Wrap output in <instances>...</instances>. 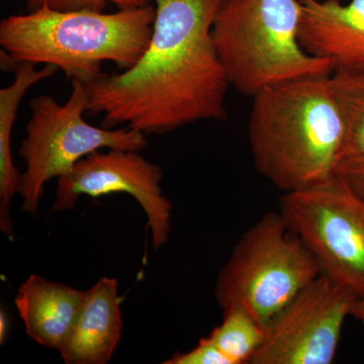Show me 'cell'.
Returning a JSON list of instances; mask_svg holds the SVG:
<instances>
[{"label":"cell","mask_w":364,"mask_h":364,"mask_svg":"<svg viewBox=\"0 0 364 364\" xmlns=\"http://www.w3.org/2000/svg\"><path fill=\"white\" fill-rule=\"evenodd\" d=\"M156 9L149 45L130 69L85 83L87 114L104 128L126 124L165 134L228 116L230 82L213 39L223 0H152Z\"/></svg>","instance_id":"1"},{"label":"cell","mask_w":364,"mask_h":364,"mask_svg":"<svg viewBox=\"0 0 364 364\" xmlns=\"http://www.w3.org/2000/svg\"><path fill=\"white\" fill-rule=\"evenodd\" d=\"M331 75L289 79L253 97L248 138L254 166L284 193L336 176L345 126Z\"/></svg>","instance_id":"2"},{"label":"cell","mask_w":364,"mask_h":364,"mask_svg":"<svg viewBox=\"0 0 364 364\" xmlns=\"http://www.w3.org/2000/svg\"><path fill=\"white\" fill-rule=\"evenodd\" d=\"M155 6L116 13L58 11L43 7L0 23L1 52L13 62L51 65L70 80L90 83L111 62L122 70L135 65L149 45Z\"/></svg>","instance_id":"3"},{"label":"cell","mask_w":364,"mask_h":364,"mask_svg":"<svg viewBox=\"0 0 364 364\" xmlns=\"http://www.w3.org/2000/svg\"><path fill=\"white\" fill-rule=\"evenodd\" d=\"M301 16L299 0H223L212 33L230 85L253 97L282 81L332 74V61L301 47Z\"/></svg>","instance_id":"4"},{"label":"cell","mask_w":364,"mask_h":364,"mask_svg":"<svg viewBox=\"0 0 364 364\" xmlns=\"http://www.w3.org/2000/svg\"><path fill=\"white\" fill-rule=\"evenodd\" d=\"M320 277L317 262L280 213L263 215L235 245L215 296L223 311L240 309L263 328Z\"/></svg>","instance_id":"5"},{"label":"cell","mask_w":364,"mask_h":364,"mask_svg":"<svg viewBox=\"0 0 364 364\" xmlns=\"http://www.w3.org/2000/svg\"><path fill=\"white\" fill-rule=\"evenodd\" d=\"M72 90L65 104L51 95H39L30 102L31 119L18 149L26 170L21 173L18 195L23 210L36 215L45 184L59 178L74 165L102 149L142 151L147 146L145 134L122 127L107 129L85 121L88 97L82 81L71 80Z\"/></svg>","instance_id":"6"},{"label":"cell","mask_w":364,"mask_h":364,"mask_svg":"<svg viewBox=\"0 0 364 364\" xmlns=\"http://www.w3.org/2000/svg\"><path fill=\"white\" fill-rule=\"evenodd\" d=\"M279 213L317 262L320 275L364 298V200L338 176L282 195Z\"/></svg>","instance_id":"7"},{"label":"cell","mask_w":364,"mask_h":364,"mask_svg":"<svg viewBox=\"0 0 364 364\" xmlns=\"http://www.w3.org/2000/svg\"><path fill=\"white\" fill-rule=\"evenodd\" d=\"M355 296L320 275L265 328L249 364H330Z\"/></svg>","instance_id":"8"},{"label":"cell","mask_w":364,"mask_h":364,"mask_svg":"<svg viewBox=\"0 0 364 364\" xmlns=\"http://www.w3.org/2000/svg\"><path fill=\"white\" fill-rule=\"evenodd\" d=\"M162 170L139 151H95L79 160L58 178L56 200L51 212L72 210L80 196L97 198L112 193H128L147 217L155 250L167 243L171 231L172 205L163 195Z\"/></svg>","instance_id":"9"},{"label":"cell","mask_w":364,"mask_h":364,"mask_svg":"<svg viewBox=\"0 0 364 364\" xmlns=\"http://www.w3.org/2000/svg\"><path fill=\"white\" fill-rule=\"evenodd\" d=\"M299 39L313 56L330 60L335 69L364 68V0H299Z\"/></svg>","instance_id":"10"},{"label":"cell","mask_w":364,"mask_h":364,"mask_svg":"<svg viewBox=\"0 0 364 364\" xmlns=\"http://www.w3.org/2000/svg\"><path fill=\"white\" fill-rule=\"evenodd\" d=\"M119 284L102 277L85 291L74 324L59 352L67 364H105L121 339L123 320Z\"/></svg>","instance_id":"11"},{"label":"cell","mask_w":364,"mask_h":364,"mask_svg":"<svg viewBox=\"0 0 364 364\" xmlns=\"http://www.w3.org/2000/svg\"><path fill=\"white\" fill-rule=\"evenodd\" d=\"M85 296V291L31 275L18 287L16 296V309L28 336L42 346L59 351Z\"/></svg>","instance_id":"12"},{"label":"cell","mask_w":364,"mask_h":364,"mask_svg":"<svg viewBox=\"0 0 364 364\" xmlns=\"http://www.w3.org/2000/svg\"><path fill=\"white\" fill-rule=\"evenodd\" d=\"M33 64L21 63L16 67L13 83L0 90V229L6 236H13L11 217V200L21 188V173L14 164L11 135L16 114L26 91L58 72L56 67L44 65L37 69Z\"/></svg>","instance_id":"13"},{"label":"cell","mask_w":364,"mask_h":364,"mask_svg":"<svg viewBox=\"0 0 364 364\" xmlns=\"http://www.w3.org/2000/svg\"><path fill=\"white\" fill-rule=\"evenodd\" d=\"M331 78L345 126L342 159L364 155V68L335 69Z\"/></svg>","instance_id":"14"},{"label":"cell","mask_w":364,"mask_h":364,"mask_svg":"<svg viewBox=\"0 0 364 364\" xmlns=\"http://www.w3.org/2000/svg\"><path fill=\"white\" fill-rule=\"evenodd\" d=\"M224 317L208 335L233 364L250 363L262 344L265 329L240 309L223 311Z\"/></svg>","instance_id":"15"},{"label":"cell","mask_w":364,"mask_h":364,"mask_svg":"<svg viewBox=\"0 0 364 364\" xmlns=\"http://www.w3.org/2000/svg\"><path fill=\"white\" fill-rule=\"evenodd\" d=\"M149 4L150 0H26V11H37L47 7L58 11H105L109 4H114L117 9H124Z\"/></svg>","instance_id":"16"},{"label":"cell","mask_w":364,"mask_h":364,"mask_svg":"<svg viewBox=\"0 0 364 364\" xmlns=\"http://www.w3.org/2000/svg\"><path fill=\"white\" fill-rule=\"evenodd\" d=\"M165 364H233L226 354L210 337L200 340L195 348L188 352H176Z\"/></svg>","instance_id":"17"},{"label":"cell","mask_w":364,"mask_h":364,"mask_svg":"<svg viewBox=\"0 0 364 364\" xmlns=\"http://www.w3.org/2000/svg\"><path fill=\"white\" fill-rule=\"evenodd\" d=\"M336 176L364 200V155L343 158L337 167Z\"/></svg>","instance_id":"18"},{"label":"cell","mask_w":364,"mask_h":364,"mask_svg":"<svg viewBox=\"0 0 364 364\" xmlns=\"http://www.w3.org/2000/svg\"><path fill=\"white\" fill-rule=\"evenodd\" d=\"M350 317L364 326V298L356 299L352 304Z\"/></svg>","instance_id":"19"},{"label":"cell","mask_w":364,"mask_h":364,"mask_svg":"<svg viewBox=\"0 0 364 364\" xmlns=\"http://www.w3.org/2000/svg\"><path fill=\"white\" fill-rule=\"evenodd\" d=\"M7 331V318L6 313L1 312L0 315V342L4 343V340H6Z\"/></svg>","instance_id":"20"}]
</instances>
